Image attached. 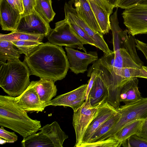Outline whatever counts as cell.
Segmentation results:
<instances>
[{"label":"cell","mask_w":147,"mask_h":147,"mask_svg":"<svg viewBox=\"0 0 147 147\" xmlns=\"http://www.w3.org/2000/svg\"><path fill=\"white\" fill-rule=\"evenodd\" d=\"M111 27L113 51L105 54L90 67L100 77L106 86L110 82L115 72L120 69H140L144 66L137 53L134 36L127 29L123 31L117 21L112 22Z\"/></svg>","instance_id":"obj_1"},{"label":"cell","mask_w":147,"mask_h":147,"mask_svg":"<svg viewBox=\"0 0 147 147\" xmlns=\"http://www.w3.org/2000/svg\"><path fill=\"white\" fill-rule=\"evenodd\" d=\"M23 62L31 74L55 82L64 78L69 68L68 59L62 47L49 42L40 45Z\"/></svg>","instance_id":"obj_2"},{"label":"cell","mask_w":147,"mask_h":147,"mask_svg":"<svg viewBox=\"0 0 147 147\" xmlns=\"http://www.w3.org/2000/svg\"><path fill=\"white\" fill-rule=\"evenodd\" d=\"M0 126L9 128L23 138L41 127L40 121L30 118L17 102L16 97L0 96Z\"/></svg>","instance_id":"obj_3"},{"label":"cell","mask_w":147,"mask_h":147,"mask_svg":"<svg viewBox=\"0 0 147 147\" xmlns=\"http://www.w3.org/2000/svg\"><path fill=\"white\" fill-rule=\"evenodd\" d=\"M0 86L9 96L17 97L30 85V71L19 59L0 63Z\"/></svg>","instance_id":"obj_4"},{"label":"cell","mask_w":147,"mask_h":147,"mask_svg":"<svg viewBox=\"0 0 147 147\" xmlns=\"http://www.w3.org/2000/svg\"><path fill=\"white\" fill-rule=\"evenodd\" d=\"M40 131L24 138L21 142L24 147H63L68 136L55 121L41 127Z\"/></svg>","instance_id":"obj_5"},{"label":"cell","mask_w":147,"mask_h":147,"mask_svg":"<svg viewBox=\"0 0 147 147\" xmlns=\"http://www.w3.org/2000/svg\"><path fill=\"white\" fill-rule=\"evenodd\" d=\"M116 109L120 113L118 121L113 127L98 140L106 139L129 123L147 118V98H142L133 103L120 106Z\"/></svg>","instance_id":"obj_6"},{"label":"cell","mask_w":147,"mask_h":147,"mask_svg":"<svg viewBox=\"0 0 147 147\" xmlns=\"http://www.w3.org/2000/svg\"><path fill=\"white\" fill-rule=\"evenodd\" d=\"M47 37L49 41L54 45L77 48L87 52L83 46L86 43L80 38L65 19L55 24V28L52 29Z\"/></svg>","instance_id":"obj_7"},{"label":"cell","mask_w":147,"mask_h":147,"mask_svg":"<svg viewBox=\"0 0 147 147\" xmlns=\"http://www.w3.org/2000/svg\"><path fill=\"white\" fill-rule=\"evenodd\" d=\"M122 15L124 24L132 36L147 34V0L125 9Z\"/></svg>","instance_id":"obj_8"},{"label":"cell","mask_w":147,"mask_h":147,"mask_svg":"<svg viewBox=\"0 0 147 147\" xmlns=\"http://www.w3.org/2000/svg\"><path fill=\"white\" fill-rule=\"evenodd\" d=\"M99 106L92 107L88 98L78 110L74 111L72 123L76 135L74 147H80L86 130L96 115Z\"/></svg>","instance_id":"obj_9"},{"label":"cell","mask_w":147,"mask_h":147,"mask_svg":"<svg viewBox=\"0 0 147 147\" xmlns=\"http://www.w3.org/2000/svg\"><path fill=\"white\" fill-rule=\"evenodd\" d=\"M52 29L34 9L30 14L21 17L19 23L14 31L39 34L47 37Z\"/></svg>","instance_id":"obj_10"},{"label":"cell","mask_w":147,"mask_h":147,"mask_svg":"<svg viewBox=\"0 0 147 147\" xmlns=\"http://www.w3.org/2000/svg\"><path fill=\"white\" fill-rule=\"evenodd\" d=\"M69 68L74 74L84 73L87 70L88 65L98 59L96 51L87 53L80 52L72 48L66 47Z\"/></svg>","instance_id":"obj_11"},{"label":"cell","mask_w":147,"mask_h":147,"mask_svg":"<svg viewBox=\"0 0 147 147\" xmlns=\"http://www.w3.org/2000/svg\"><path fill=\"white\" fill-rule=\"evenodd\" d=\"M73 0L66 2L64 7L65 13L70 16L76 23L80 26L87 35L95 42L96 47L102 50L105 54L113 51L111 50L104 39L103 34L96 32L92 29L78 14L75 8L72 6Z\"/></svg>","instance_id":"obj_12"},{"label":"cell","mask_w":147,"mask_h":147,"mask_svg":"<svg viewBox=\"0 0 147 147\" xmlns=\"http://www.w3.org/2000/svg\"><path fill=\"white\" fill-rule=\"evenodd\" d=\"M88 84H83L67 93L59 95L46 104L49 106H63L71 107L75 111L78 110L84 102Z\"/></svg>","instance_id":"obj_13"},{"label":"cell","mask_w":147,"mask_h":147,"mask_svg":"<svg viewBox=\"0 0 147 147\" xmlns=\"http://www.w3.org/2000/svg\"><path fill=\"white\" fill-rule=\"evenodd\" d=\"M117 112L116 109L107 102L100 105L96 115L86 130L80 147L81 145L88 143L100 126Z\"/></svg>","instance_id":"obj_14"},{"label":"cell","mask_w":147,"mask_h":147,"mask_svg":"<svg viewBox=\"0 0 147 147\" xmlns=\"http://www.w3.org/2000/svg\"><path fill=\"white\" fill-rule=\"evenodd\" d=\"M16 98L19 105L27 112H42L47 107L46 104L40 100L31 83L26 89Z\"/></svg>","instance_id":"obj_15"},{"label":"cell","mask_w":147,"mask_h":147,"mask_svg":"<svg viewBox=\"0 0 147 147\" xmlns=\"http://www.w3.org/2000/svg\"><path fill=\"white\" fill-rule=\"evenodd\" d=\"M21 18V14L6 0H0V23L2 30L11 32L15 30Z\"/></svg>","instance_id":"obj_16"},{"label":"cell","mask_w":147,"mask_h":147,"mask_svg":"<svg viewBox=\"0 0 147 147\" xmlns=\"http://www.w3.org/2000/svg\"><path fill=\"white\" fill-rule=\"evenodd\" d=\"M78 15L93 30L102 34L88 0H73Z\"/></svg>","instance_id":"obj_17"},{"label":"cell","mask_w":147,"mask_h":147,"mask_svg":"<svg viewBox=\"0 0 147 147\" xmlns=\"http://www.w3.org/2000/svg\"><path fill=\"white\" fill-rule=\"evenodd\" d=\"M55 82L46 78H40L30 83L37 93L40 100L46 104L50 102L57 94V90Z\"/></svg>","instance_id":"obj_18"},{"label":"cell","mask_w":147,"mask_h":147,"mask_svg":"<svg viewBox=\"0 0 147 147\" xmlns=\"http://www.w3.org/2000/svg\"><path fill=\"white\" fill-rule=\"evenodd\" d=\"M109 97L108 89L100 77L96 74L88 98L93 107L99 106L106 102Z\"/></svg>","instance_id":"obj_19"},{"label":"cell","mask_w":147,"mask_h":147,"mask_svg":"<svg viewBox=\"0 0 147 147\" xmlns=\"http://www.w3.org/2000/svg\"><path fill=\"white\" fill-rule=\"evenodd\" d=\"M138 78H132L128 81L122 88L120 94V101L125 105L135 103L142 99L138 89Z\"/></svg>","instance_id":"obj_20"},{"label":"cell","mask_w":147,"mask_h":147,"mask_svg":"<svg viewBox=\"0 0 147 147\" xmlns=\"http://www.w3.org/2000/svg\"><path fill=\"white\" fill-rule=\"evenodd\" d=\"M103 35L111 30L109 15L105 10L91 0H88Z\"/></svg>","instance_id":"obj_21"},{"label":"cell","mask_w":147,"mask_h":147,"mask_svg":"<svg viewBox=\"0 0 147 147\" xmlns=\"http://www.w3.org/2000/svg\"><path fill=\"white\" fill-rule=\"evenodd\" d=\"M20 54L18 48L11 41L0 40V63L19 60Z\"/></svg>","instance_id":"obj_22"},{"label":"cell","mask_w":147,"mask_h":147,"mask_svg":"<svg viewBox=\"0 0 147 147\" xmlns=\"http://www.w3.org/2000/svg\"><path fill=\"white\" fill-rule=\"evenodd\" d=\"M143 120H138L131 122L124 125L113 135L122 144L129 137L137 134Z\"/></svg>","instance_id":"obj_23"},{"label":"cell","mask_w":147,"mask_h":147,"mask_svg":"<svg viewBox=\"0 0 147 147\" xmlns=\"http://www.w3.org/2000/svg\"><path fill=\"white\" fill-rule=\"evenodd\" d=\"M34 9L48 23L56 14L52 7L51 0H36Z\"/></svg>","instance_id":"obj_24"},{"label":"cell","mask_w":147,"mask_h":147,"mask_svg":"<svg viewBox=\"0 0 147 147\" xmlns=\"http://www.w3.org/2000/svg\"><path fill=\"white\" fill-rule=\"evenodd\" d=\"M120 116V113L117 111L115 114L109 118L100 126L91 137L88 143L98 141L113 127L118 121Z\"/></svg>","instance_id":"obj_25"},{"label":"cell","mask_w":147,"mask_h":147,"mask_svg":"<svg viewBox=\"0 0 147 147\" xmlns=\"http://www.w3.org/2000/svg\"><path fill=\"white\" fill-rule=\"evenodd\" d=\"M42 35L14 31L7 34L1 33L0 40L12 41L20 40H34L42 41L44 38Z\"/></svg>","instance_id":"obj_26"},{"label":"cell","mask_w":147,"mask_h":147,"mask_svg":"<svg viewBox=\"0 0 147 147\" xmlns=\"http://www.w3.org/2000/svg\"><path fill=\"white\" fill-rule=\"evenodd\" d=\"M18 49L20 54L28 56L43 43L42 41L34 40H20L11 41Z\"/></svg>","instance_id":"obj_27"},{"label":"cell","mask_w":147,"mask_h":147,"mask_svg":"<svg viewBox=\"0 0 147 147\" xmlns=\"http://www.w3.org/2000/svg\"><path fill=\"white\" fill-rule=\"evenodd\" d=\"M65 18L68 22L71 27L80 38L87 44H89L96 47L94 40L90 38L85 31L67 14L65 13Z\"/></svg>","instance_id":"obj_28"},{"label":"cell","mask_w":147,"mask_h":147,"mask_svg":"<svg viewBox=\"0 0 147 147\" xmlns=\"http://www.w3.org/2000/svg\"><path fill=\"white\" fill-rule=\"evenodd\" d=\"M121 144L114 135H112L105 140L87 143L81 145L80 147H120Z\"/></svg>","instance_id":"obj_29"},{"label":"cell","mask_w":147,"mask_h":147,"mask_svg":"<svg viewBox=\"0 0 147 147\" xmlns=\"http://www.w3.org/2000/svg\"><path fill=\"white\" fill-rule=\"evenodd\" d=\"M123 147H147V139L136 134L133 135L128 138L121 144Z\"/></svg>","instance_id":"obj_30"},{"label":"cell","mask_w":147,"mask_h":147,"mask_svg":"<svg viewBox=\"0 0 147 147\" xmlns=\"http://www.w3.org/2000/svg\"><path fill=\"white\" fill-rule=\"evenodd\" d=\"M4 127H1L0 128V138L3 139L6 142L13 143L18 140V136L14 132L6 130Z\"/></svg>","instance_id":"obj_31"},{"label":"cell","mask_w":147,"mask_h":147,"mask_svg":"<svg viewBox=\"0 0 147 147\" xmlns=\"http://www.w3.org/2000/svg\"><path fill=\"white\" fill-rule=\"evenodd\" d=\"M146 0H119L117 7L126 9L135 6Z\"/></svg>","instance_id":"obj_32"},{"label":"cell","mask_w":147,"mask_h":147,"mask_svg":"<svg viewBox=\"0 0 147 147\" xmlns=\"http://www.w3.org/2000/svg\"><path fill=\"white\" fill-rule=\"evenodd\" d=\"M36 1V0H22L24 11L21 17L30 14L33 12Z\"/></svg>","instance_id":"obj_33"},{"label":"cell","mask_w":147,"mask_h":147,"mask_svg":"<svg viewBox=\"0 0 147 147\" xmlns=\"http://www.w3.org/2000/svg\"><path fill=\"white\" fill-rule=\"evenodd\" d=\"M10 5L22 15L24 8L22 0H6Z\"/></svg>","instance_id":"obj_34"},{"label":"cell","mask_w":147,"mask_h":147,"mask_svg":"<svg viewBox=\"0 0 147 147\" xmlns=\"http://www.w3.org/2000/svg\"><path fill=\"white\" fill-rule=\"evenodd\" d=\"M87 76L88 77H90L88 84L87 88L86 94L84 98V101L86 100L88 98V96L93 85L94 80L96 76V74L94 71L88 72Z\"/></svg>","instance_id":"obj_35"},{"label":"cell","mask_w":147,"mask_h":147,"mask_svg":"<svg viewBox=\"0 0 147 147\" xmlns=\"http://www.w3.org/2000/svg\"><path fill=\"white\" fill-rule=\"evenodd\" d=\"M105 10L109 15L113 13V8L106 1L104 0H91Z\"/></svg>","instance_id":"obj_36"},{"label":"cell","mask_w":147,"mask_h":147,"mask_svg":"<svg viewBox=\"0 0 147 147\" xmlns=\"http://www.w3.org/2000/svg\"><path fill=\"white\" fill-rule=\"evenodd\" d=\"M136 135L147 139V118L143 120Z\"/></svg>","instance_id":"obj_37"},{"label":"cell","mask_w":147,"mask_h":147,"mask_svg":"<svg viewBox=\"0 0 147 147\" xmlns=\"http://www.w3.org/2000/svg\"><path fill=\"white\" fill-rule=\"evenodd\" d=\"M136 47L143 53L147 61V44L136 39Z\"/></svg>","instance_id":"obj_38"},{"label":"cell","mask_w":147,"mask_h":147,"mask_svg":"<svg viewBox=\"0 0 147 147\" xmlns=\"http://www.w3.org/2000/svg\"><path fill=\"white\" fill-rule=\"evenodd\" d=\"M108 3L113 8L117 7L119 0H106Z\"/></svg>","instance_id":"obj_39"}]
</instances>
